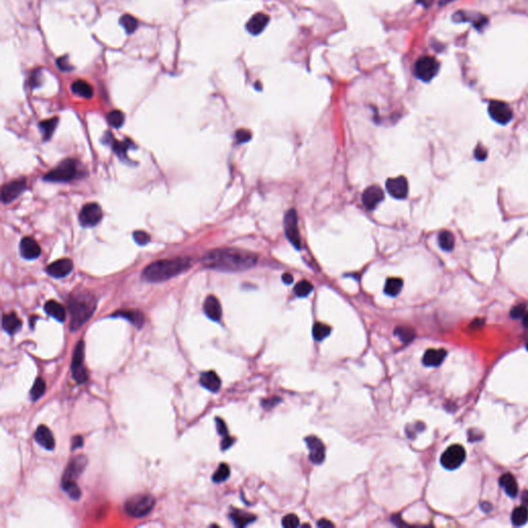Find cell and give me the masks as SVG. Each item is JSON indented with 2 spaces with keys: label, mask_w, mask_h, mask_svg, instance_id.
Masks as SVG:
<instances>
[{
  "label": "cell",
  "mask_w": 528,
  "mask_h": 528,
  "mask_svg": "<svg viewBox=\"0 0 528 528\" xmlns=\"http://www.w3.org/2000/svg\"><path fill=\"white\" fill-rule=\"evenodd\" d=\"M102 211L97 203H87L79 213V223L84 227H93L101 221Z\"/></svg>",
  "instance_id": "30bf717a"
},
{
  "label": "cell",
  "mask_w": 528,
  "mask_h": 528,
  "mask_svg": "<svg viewBox=\"0 0 528 528\" xmlns=\"http://www.w3.org/2000/svg\"><path fill=\"white\" fill-rule=\"evenodd\" d=\"M84 358H85V343L83 341H79L74 351L73 356V363H71V372H73V377L76 380L77 383L83 384L88 379V373L84 366Z\"/></svg>",
  "instance_id": "8992f818"
},
{
  "label": "cell",
  "mask_w": 528,
  "mask_h": 528,
  "mask_svg": "<svg viewBox=\"0 0 528 528\" xmlns=\"http://www.w3.org/2000/svg\"><path fill=\"white\" fill-rule=\"evenodd\" d=\"M62 489L66 492L71 499L77 500L82 494L76 482H62Z\"/></svg>",
  "instance_id": "f35d334b"
},
{
  "label": "cell",
  "mask_w": 528,
  "mask_h": 528,
  "mask_svg": "<svg viewBox=\"0 0 528 528\" xmlns=\"http://www.w3.org/2000/svg\"><path fill=\"white\" fill-rule=\"evenodd\" d=\"M230 476V469L226 463L220 464L217 471L213 475V481L216 483H221L226 481Z\"/></svg>",
  "instance_id": "60d3db41"
},
{
  "label": "cell",
  "mask_w": 528,
  "mask_h": 528,
  "mask_svg": "<svg viewBox=\"0 0 528 528\" xmlns=\"http://www.w3.org/2000/svg\"><path fill=\"white\" fill-rule=\"evenodd\" d=\"M319 527H333V523H331L330 521L326 520V519H322V520H320L317 524Z\"/></svg>",
  "instance_id": "db71d44e"
},
{
  "label": "cell",
  "mask_w": 528,
  "mask_h": 528,
  "mask_svg": "<svg viewBox=\"0 0 528 528\" xmlns=\"http://www.w3.org/2000/svg\"><path fill=\"white\" fill-rule=\"evenodd\" d=\"M528 521V509L526 506L519 507L512 514V522L515 526H523Z\"/></svg>",
  "instance_id": "836d02e7"
},
{
  "label": "cell",
  "mask_w": 528,
  "mask_h": 528,
  "mask_svg": "<svg viewBox=\"0 0 528 528\" xmlns=\"http://www.w3.org/2000/svg\"><path fill=\"white\" fill-rule=\"evenodd\" d=\"M488 112L495 122L506 125L513 119V111L506 102L493 100L489 103Z\"/></svg>",
  "instance_id": "8fae6325"
},
{
  "label": "cell",
  "mask_w": 528,
  "mask_h": 528,
  "mask_svg": "<svg viewBox=\"0 0 528 528\" xmlns=\"http://www.w3.org/2000/svg\"><path fill=\"white\" fill-rule=\"evenodd\" d=\"M467 457L465 449L460 445H453L447 449L441 457V463L446 469L454 470L461 467Z\"/></svg>",
  "instance_id": "52a82bcc"
},
{
  "label": "cell",
  "mask_w": 528,
  "mask_h": 528,
  "mask_svg": "<svg viewBox=\"0 0 528 528\" xmlns=\"http://www.w3.org/2000/svg\"><path fill=\"white\" fill-rule=\"evenodd\" d=\"M523 324H524V326H525V327H527V328H528V314H526V315L524 316V319H523Z\"/></svg>",
  "instance_id": "680465c9"
},
{
  "label": "cell",
  "mask_w": 528,
  "mask_h": 528,
  "mask_svg": "<svg viewBox=\"0 0 528 528\" xmlns=\"http://www.w3.org/2000/svg\"><path fill=\"white\" fill-rule=\"evenodd\" d=\"M112 147H113V150L116 154L118 155V157L121 159V160H127V151L133 147V142L126 138L125 140H117V139H113L112 140Z\"/></svg>",
  "instance_id": "f546056e"
},
{
  "label": "cell",
  "mask_w": 528,
  "mask_h": 528,
  "mask_svg": "<svg viewBox=\"0 0 528 528\" xmlns=\"http://www.w3.org/2000/svg\"><path fill=\"white\" fill-rule=\"evenodd\" d=\"M394 334L397 335L399 337L400 341L404 342V343L411 342L415 338V335H416L414 329H411V328L407 327V326L396 327L395 331H394Z\"/></svg>",
  "instance_id": "e575fe53"
},
{
  "label": "cell",
  "mask_w": 528,
  "mask_h": 528,
  "mask_svg": "<svg viewBox=\"0 0 528 528\" xmlns=\"http://www.w3.org/2000/svg\"><path fill=\"white\" fill-rule=\"evenodd\" d=\"M499 484L500 486H502L506 493L511 496V497H515L518 493V485H517V482L515 480V478L509 475V473H506V475L502 476L499 479Z\"/></svg>",
  "instance_id": "83f0119b"
},
{
  "label": "cell",
  "mask_w": 528,
  "mask_h": 528,
  "mask_svg": "<svg viewBox=\"0 0 528 528\" xmlns=\"http://www.w3.org/2000/svg\"><path fill=\"white\" fill-rule=\"evenodd\" d=\"M235 138L238 144H243V142H247L252 138V134L247 129H238L235 132Z\"/></svg>",
  "instance_id": "f6af8a7d"
},
{
  "label": "cell",
  "mask_w": 528,
  "mask_h": 528,
  "mask_svg": "<svg viewBox=\"0 0 528 528\" xmlns=\"http://www.w3.org/2000/svg\"><path fill=\"white\" fill-rule=\"evenodd\" d=\"M34 440L47 450H53L55 448V438L50 429L44 425L39 426L34 433Z\"/></svg>",
  "instance_id": "d6986e66"
},
{
  "label": "cell",
  "mask_w": 528,
  "mask_h": 528,
  "mask_svg": "<svg viewBox=\"0 0 528 528\" xmlns=\"http://www.w3.org/2000/svg\"><path fill=\"white\" fill-rule=\"evenodd\" d=\"M313 289H314V287H313L312 283H310L309 281L303 280V281L298 282L296 285H295L294 292H295V294L297 295L298 297H306L313 291Z\"/></svg>",
  "instance_id": "ab89813d"
},
{
  "label": "cell",
  "mask_w": 528,
  "mask_h": 528,
  "mask_svg": "<svg viewBox=\"0 0 528 528\" xmlns=\"http://www.w3.org/2000/svg\"><path fill=\"white\" fill-rule=\"evenodd\" d=\"M230 518L237 527H245L256 520V516L240 511V509H234L230 514Z\"/></svg>",
  "instance_id": "4316f807"
},
{
  "label": "cell",
  "mask_w": 528,
  "mask_h": 528,
  "mask_svg": "<svg viewBox=\"0 0 528 528\" xmlns=\"http://www.w3.org/2000/svg\"><path fill=\"white\" fill-rule=\"evenodd\" d=\"M384 199V192L379 186H371L362 194V202L368 210H373Z\"/></svg>",
  "instance_id": "e0dca14e"
},
{
  "label": "cell",
  "mask_w": 528,
  "mask_h": 528,
  "mask_svg": "<svg viewBox=\"0 0 528 528\" xmlns=\"http://www.w3.org/2000/svg\"><path fill=\"white\" fill-rule=\"evenodd\" d=\"M26 189V180L20 178L5 184L2 187L1 200L3 203H10Z\"/></svg>",
  "instance_id": "9a60e30c"
},
{
  "label": "cell",
  "mask_w": 528,
  "mask_h": 528,
  "mask_svg": "<svg viewBox=\"0 0 528 528\" xmlns=\"http://www.w3.org/2000/svg\"><path fill=\"white\" fill-rule=\"evenodd\" d=\"M57 66L63 71L73 70V66H71V64L69 63V59L66 56L61 57L57 60Z\"/></svg>",
  "instance_id": "7dc6e473"
},
{
  "label": "cell",
  "mask_w": 528,
  "mask_h": 528,
  "mask_svg": "<svg viewBox=\"0 0 528 528\" xmlns=\"http://www.w3.org/2000/svg\"><path fill=\"white\" fill-rule=\"evenodd\" d=\"M234 443H235V438H232L231 436H228V435L223 436V440L221 443L222 450H227L228 448H230Z\"/></svg>",
  "instance_id": "f907efd6"
},
{
  "label": "cell",
  "mask_w": 528,
  "mask_h": 528,
  "mask_svg": "<svg viewBox=\"0 0 528 528\" xmlns=\"http://www.w3.org/2000/svg\"><path fill=\"white\" fill-rule=\"evenodd\" d=\"M113 317H121L128 320L130 323L136 325L137 328L142 327L145 323V316L141 312L137 310H121L116 312Z\"/></svg>",
  "instance_id": "603a6c76"
},
{
  "label": "cell",
  "mask_w": 528,
  "mask_h": 528,
  "mask_svg": "<svg viewBox=\"0 0 528 528\" xmlns=\"http://www.w3.org/2000/svg\"><path fill=\"white\" fill-rule=\"evenodd\" d=\"M124 114L121 111H112L107 115V121L115 128H120L124 123Z\"/></svg>",
  "instance_id": "b9f144b4"
},
{
  "label": "cell",
  "mask_w": 528,
  "mask_h": 528,
  "mask_svg": "<svg viewBox=\"0 0 528 528\" xmlns=\"http://www.w3.org/2000/svg\"><path fill=\"white\" fill-rule=\"evenodd\" d=\"M438 245L445 252H451L455 246V237L451 231L443 230L438 235Z\"/></svg>",
  "instance_id": "4dcf8cb0"
},
{
  "label": "cell",
  "mask_w": 528,
  "mask_h": 528,
  "mask_svg": "<svg viewBox=\"0 0 528 528\" xmlns=\"http://www.w3.org/2000/svg\"><path fill=\"white\" fill-rule=\"evenodd\" d=\"M525 311H526V307L524 306V304H518V306L514 307L511 310V317L514 319L521 318L522 316H524Z\"/></svg>",
  "instance_id": "bcb514c9"
},
{
  "label": "cell",
  "mask_w": 528,
  "mask_h": 528,
  "mask_svg": "<svg viewBox=\"0 0 528 528\" xmlns=\"http://www.w3.org/2000/svg\"><path fill=\"white\" fill-rule=\"evenodd\" d=\"M44 311L47 312L48 315L59 322H64L66 319V311L64 307L55 300L48 301L44 306Z\"/></svg>",
  "instance_id": "484cf974"
},
{
  "label": "cell",
  "mask_w": 528,
  "mask_h": 528,
  "mask_svg": "<svg viewBox=\"0 0 528 528\" xmlns=\"http://www.w3.org/2000/svg\"><path fill=\"white\" fill-rule=\"evenodd\" d=\"M388 193L396 199H404L409 193V184L405 176H397L389 178L386 183Z\"/></svg>",
  "instance_id": "5bb4252c"
},
{
  "label": "cell",
  "mask_w": 528,
  "mask_h": 528,
  "mask_svg": "<svg viewBox=\"0 0 528 528\" xmlns=\"http://www.w3.org/2000/svg\"><path fill=\"white\" fill-rule=\"evenodd\" d=\"M22 327V321L15 313L5 314L2 317V328L8 334H14L18 332Z\"/></svg>",
  "instance_id": "d4e9b609"
},
{
  "label": "cell",
  "mask_w": 528,
  "mask_h": 528,
  "mask_svg": "<svg viewBox=\"0 0 528 528\" xmlns=\"http://www.w3.org/2000/svg\"><path fill=\"white\" fill-rule=\"evenodd\" d=\"M155 498L149 494H137L130 497L125 503V511L132 517L140 518L147 516L155 507Z\"/></svg>",
  "instance_id": "5b68a950"
},
{
  "label": "cell",
  "mask_w": 528,
  "mask_h": 528,
  "mask_svg": "<svg viewBox=\"0 0 528 528\" xmlns=\"http://www.w3.org/2000/svg\"><path fill=\"white\" fill-rule=\"evenodd\" d=\"M120 24L123 26V28L126 30L128 34L133 33L137 29V20L131 15H123L120 19Z\"/></svg>",
  "instance_id": "d590c367"
},
{
  "label": "cell",
  "mask_w": 528,
  "mask_h": 528,
  "mask_svg": "<svg viewBox=\"0 0 528 528\" xmlns=\"http://www.w3.org/2000/svg\"><path fill=\"white\" fill-rule=\"evenodd\" d=\"M58 124V118H52L46 121H42L39 124L40 131L42 133V137L44 140H48L52 137L54 131L56 129V126Z\"/></svg>",
  "instance_id": "d6a6232c"
},
{
  "label": "cell",
  "mask_w": 528,
  "mask_h": 528,
  "mask_svg": "<svg viewBox=\"0 0 528 528\" xmlns=\"http://www.w3.org/2000/svg\"><path fill=\"white\" fill-rule=\"evenodd\" d=\"M88 459L85 455L76 456L70 460L62 477V482H76L87 467Z\"/></svg>",
  "instance_id": "7c38bea8"
},
{
  "label": "cell",
  "mask_w": 528,
  "mask_h": 528,
  "mask_svg": "<svg viewBox=\"0 0 528 528\" xmlns=\"http://www.w3.org/2000/svg\"><path fill=\"white\" fill-rule=\"evenodd\" d=\"M203 311L211 320L213 321H220L222 317V308L220 301L217 297L210 295L204 300L203 304Z\"/></svg>",
  "instance_id": "ffe728a7"
},
{
  "label": "cell",
  "mask_w": 528,
  "mask_h": 528,
  "mask_svg": "<svg viewBox=\"0 0 528 528\" xmlns=\"http://www.w3.org/2000/svg\"><path fill=\"white\" fill-rule=\"evenodd\" d=\"M453 1H456V0H440V5H446V4H449Z\"/></svg>",
  "instance_id": "6f0895ef"
},
{
  "label": "cell",
  "mask_w": 528,
  "mask_h": 528,
  "mask_svg": "<svg viewBox=\"0 0 528 528\" xmlns=\"http://www.w3.org/2000/svg\"><path fill=\"white\" fill-rule=\"evenodd\" d=\"M71 90H73L75 94L83 98H87V99H90L93 96L92 86L89 85L85 80H76V82H74L73 85H71Z\"/></svg>",
  "instance_id": "f1b7e54d"
},
{
  "label": "cell",
  "mask_w": 528,
  "mask_h": 528,
  "mask_svg": "<svg viewBox=\"0 0 528 528\" xmlns=\"http://www.w3.org/2000/svg\"><path fill=\"white\" fill-rule=\"evenodd\" d=\"M526 349H527V351H528V343L526 344Z\"/></svg>",
  "instance_id": "91938a15"
},
{
  "label": "cell",
  "mask_w": 528,
  "mask_h": 528,
  "mask_svg": "<svg viewBox=\"0 0 528 528\" xmlns=\"http://www.w3.org/2000/svg\"><path fill=\"white\" fill-rule=\"evenodd\" d=\"M44 391H46V383H44V381L41 378H38L37 380H35V383L33 384V386L30 390L31 399L38 400L43 395Z\"/></svg>",
  "instance_id": "74e56055"
},
{
  "label": "cell",
  "mask_w": 528,
  "mask_h": 528,
  "mask_svg": "<svg viewBox=\"0 0 528 528\" xmlns=\"http://www.w3.org/2000/svg\"><path fill=\"white\" fill-rule=\"evenodd\" d=\"M487 150L482 147L481 145H478L476 150H475V157L477 160L479 161H484L486 158H487Z\"/></svg>",
  "instance_id": "681fc988"
},
{
  "label": "cell",
  "mask_w": 528,
  "mask_h": 528,
  "mask_svg": "<svg viewBox=\"0 0 528 528\" xmlns=\"http://www.w3.org/2000/svg\"><path fill=\"white\" fill-rule=\"evenodd\" d=\"M306 443L310 451V460L314 464H322L325 460V447L319 437L311 435L306 437Z\"/></svg>",
  "instance_id": "4fadbf2b"
},
{
  "label": "cell",
  "mask_w": 528,
  "mask_h": 528,
  "mask_svg": "<svg viewBox=\"0 0 528 528\" xmlns=\"http://www.w3.org/2000/svg\"><path fill=\"white\" fill-rule=\"evenodd\" d=\"M432 1H433V0H417V2L420 3V4H422L424 7L430 6Z\"/></svg>",
  "instance_id": "11a10c76"
},
{
  "label": "cell",
  "mask_w": 528,
  "mask_h": 528,
  "mask_svg": "<svg viewBox=\"0 0 528 528\" xmlns=\"http://www.w3.org/2000/svg\"><path fill=\"white\" fill-rule=\"evenodd\" d=\"M192 264V259L188 257L162 259L148 265L142 272V279L152 283L163 282L188 271Z\"/></svg>",
  "instance_id": "7a4b0ae2"
},
{
  "label": "cell",
  "mask_w": 528,
  "mask_h": 528,
  "mask_svg": "<svg viewBox=\"0 0 528 528\" xmlns=\"http://www.w3.org/2000/svg\"><path fill=\"white\" fill-rule=\"evenodd\" d=\"M285 234L290 243L296 248H301V239L299 235V230L297 225V214L295 210H290L285 215L284 218Z\"/></svg>",
  "instance_id": "9c48e42d"
},
{
  "label": "cell",
  "mask_w": 528,
  "mask_h": 528,
  "mask_svg": "<svg viewBox=\"0 0 528 528\" xmlns=\"http://www.w3.org/2000/svg\"><path fill=\"white\" fill-rule=\"evenodd\" d=\"M20 252L23 258L27 259V260H33V259L39 257L41 250L37 240H34L31 237H25L20 243Z\"/></svg>",
  "instance_id": "ac0fdd59"
},
{
  "label": "cell",
  "mask_w": 528,
  "mask_h": 528,
  "mask_svg": "<svg viewBox=\"0 0 528 528\" xmlns=\"http://www.w3.org/2000/svg\"><path fill=\"white\" fill-rule=\"evenodd\" d=\"M97 306L96 297L90 291L74 292L68 299L70 330L77 331L91 318Z\"/></svg>",
  "instance_id": "3957f363"
},
{
  "label": "cell",
  "mask_w": 528,
  "mask_h": 528,
  "mask_svg": "<svg viewBox=\"0 0 528 528\" xmlns=\"http://www.w3.org/2000/svg\"><path fill=\"white\" fill-rule=\"evenodd\" d=\"M447 356V351L444 349H429L423 356L422 362L425 366L435 368L440 366Z\"/></svg>",
  "instance_id": "44dd1931"
},
{
  "label": "cell",
  "mask_w": 528,
  "mask_h": 528,
  "mask_svg": "<svg viewBox=\"0 0 528 528\" xmlns=\"http://www.w3.org/2000/svg\"><path fill=\"white\" fill-rule=\"evenodd\" d=\"M522 503L524 506H528V491H524L522 493Z\"/></svg>",
  "instance_id": "9f6ffc18"
},
{
  "label": "cell",
  "mask_w": 528,
  "mask_h": 528,
  "mask_svg": "<svg viewBox=\"0 0 528 528\" xmlns=\"http://www.w3.org/2000/svg\"><path fill=\"white\" fill-rule=\"evenodd\" d=\"M268 21H270V18H268L266 15L262 13H258L254 15L247 23V30L253 35L260 34L265 29Z\"/></svg>",
  "instance_id": "7402d4cb"
},
{
  "label": "cell",
  "mask_w": 528,
  "mask_h": 528,
  "mask_svg": "<svg viewBox=\"0 0 528 528\" xmlns=\"http://www.w3.org/2000/svg\"><path fill=\"white\" fill-rule=\"evenodd\" d=\"M199 382L201 386L212 392H217L221 387V380L218 377V374L213 371L202 372L200 374Z\"/></svg>",
  "instance_id": "cb8c5ba5"
},
{
  "label": "cell",
  "mask_w": 528,
  "mask_h": 528,
  "mask_svg": "<svg viewBox=\"0 0 528 528\" xmlns=\"http://www.w3.org/2000/svg\"><path fill=\"white\" fill-rule=\"evenodd\" d=\"M331 332V328L323 323H316L313 327V336L316 341H323Z\"/></svg>",
  "instance_id": "8d00e7d4"
},
{
  "label": "cell",
  "mask_w": 528,
  "mask_h": 528,
  "mask_svg": "<svg viewBox=\"0 0 528 528\" xmlns=\"http://www.w3.org/2000/svg\"><path fill=\"white\" fill-rule=\"evenodd\" d=\"M83 176L82 171H80L78 164L76 160L74 159H66L63 160L62 162L53 169V171L49 172L47 175H44L43 180L48 182H70Z\"/></svg>",
  "instance_id": "277c9868"
},
{
  "label": "cell",
  "mask_w": 528,
  "mask_h": 528,
  "mask_svg": "<svg viewBox=\"0 0 528 528\" xmlns=\"http://www.w3.org/2000/svg\"><path fill=\"white\" fill-rule=\"evenodd\" d=\"M133 238H134V240H136V243H137V245H139V246H145V245H147V244L149 243V241H150V239H151L150 235L147 234V232H145V231H140V230L134 232V234H133Z\"/></svg>",
  "instance_id": "ee69618b"
},
{
  "label": "cell",
  "mask_w": 528,
  "mask_h": 528,
  "mask_svg": "<svg viewBox=\"0 0 528 528\" xmlns=\"http://www.w3.org/2000/svg\"><path fill=\"white\" fill-rule=\"evenodd\" d=\"M282 525L286 528H295L299 526V519L296 515L289 514L283 518Z\"/></svg>",
  "instance_id": "7bdbcfd3"
},
{
  "label": "cell",
  "mask_w": 528,
  "mask_h": 528,
  "mask_svg": "<svg viewBox=\"0 0 528 528\" xmlns=\"http://www.w3.org/2000/svg\"><path fill=\"white\" fill-rule=\"evenodd\" d=\"M74 268V263L70 259H59V260L51 263L47 268L46 272L53 277L61 279L68 275Z\"/></svg>",
  "instance_id": "2e32d148"
},
{
  "label": "cell",
  "mask_w": 528,
  "mask_h": 528,
  "mask_svg": "<svg viewBox=\"0 0 528 528\" xmlns=\"http://www.w3.org/2000/svg\"><path fill=\"white\" fill-rule=\"evenodd\" d=\"M216 424H217V430H218V433L222 436H226L228 435V430H227V426L225 424V422L223 421L222 419L220 418H217L216 419Z\"/></svg>",
  "instance_id": "c3c4849f"
},
{
  "label": "cell",
  "mask_w": 528,
  "mask_h": 528,
  "mask_svg": "<svg viewBox=\"0 0 528 528\" xmlns=\"http://www.w3.org/2000/svg\"><path fill=\"white\" fill-rule=\"evenodd\" d=\"M282 280L286 285H290L293 283V276L290 274H284L282 276Z\"/></svg>",
  "instance_id": "f5cc1de1"
},
{
  "label": "cell",
  "mask_w": 528,
  "mask_h": 528,
  "mask_svg": "<svg viewBox=\"0 0 528 528\" xmlns=\"http://www.w3.org/2000/svg\"><path fill=\"white\" fill-rule=\"evenodd\" d=\"M83 444H84V440L82 436H79V435L74 436L73 441H71V449L76 450L78 448H80V447L83 446Z\"/></svg>",
  "instance_id": "816d5d0a"
},
{
  "label": "cell",
  "mask_w": 528,
  "mask_h": 528,
  "mask_svg": "<svg viewBox=\"0 0 528 528\" xmlns=\"http://www.w3.org/2000/svg\"><path fill=\"white\" fill-rule=\"evenodd\" d=\"M438 68H440V65L434 58L428 56L422 57L416 62L415 75L423 82H429L436 76Z\"/></svg>",
  "instance_id": "ba28073f"
},
{
  "label": "cell",
  "mask_w": 528,
  "mask_h": 528,
  "mask_svg": "<svg viewBox=\"0 0 528 528\" xmlns=\"http://www.w3.org/2000/svg\"><path fill=\"white\" fill-rule=\"evenodd\" d=\"M201 261L205 267L211 270L235 273L253 267L257 263V256L236 248H221L205 254Z\"/></svg>",
  "instance_id": "6da1fadb"
},
{
  "label": "cell",
  "mask_w": 528,
  "mask_h": 528,
  "mask_svg": "<svg viewBox=\"0 0 528 528\" xmlns=\"http://www.w3.org/2000/svg\"><path fill=\"white\" fill-rule=\"evenodd\" d=\"M402 285H404V282H402V280L399 279V277H390V279L387 280L386 285H385V293L389 295V296L395 297L400 293Z\"/></svg>",
  "instance_id": "1f68e13d"
}]
</instances>
